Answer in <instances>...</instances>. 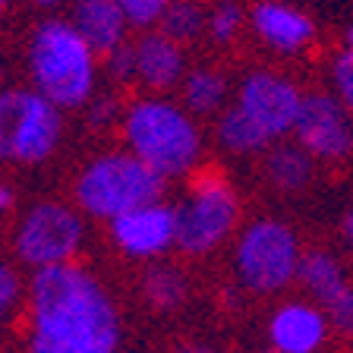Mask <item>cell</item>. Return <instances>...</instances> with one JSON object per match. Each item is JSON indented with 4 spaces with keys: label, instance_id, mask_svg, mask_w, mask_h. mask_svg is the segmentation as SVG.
I'll return each instance as SVG.
<instances>
[{
    "label": "cell",
    "instance_id": "6da1fadb",
    "mask_svg": "<svg viewBox=\"0 0 353 353\" xmlns=\"http://www.w3.org/2000/svg\"><path fill=\"white\" fill-rule=\"evenodd\" d=\"M120 319L108 290L76 265L38 268L32 281V353H114Z\"/></svg>",
    "mask_w": 353,
    "mask_h": 353
},
{
    "label": "cell",
    "instance_id": "7a4b0ae2",
    "mask_svg": "<svg viewBox=\"0 0 353 353\" xmlns=\"http://www.w3.org/2000/svg\"><path fill=\"white\" fill-rule=\"evenodd\" d=\"M123 130L132 154L142 158L164 180L186 174L199 161L202 139H199L196 123L183 108H176L170 101L148 98V101L132 104Z\"/></svg>",
    "mask_w": 353,
    "mask_h": 353
},
{
    "label": "cell",
    "instance_id": "3957f363",
    "mask_svg": "<svg viewBox=\"0 0 353 353\" xmlns=\"http://www.w3.org/2000/svg\"><path fill=\"white\" fill-rule=\"evenodd\" d=\"M73 22H44L32 38V76L44 98L57 108H76L92 95L95 57Z\"/></svg>",
    "mask_w": 353,
    "mask_h": 353
},
{
    "label": "cell",
    "instance_id": "277c9868",
    "mask_svg": "<svg viewBox=\"0 0 353 353\" xmlns=\"http://www.w3.org/2000/svg\"><path fill=\"white\" fill-rule=\"evenodd\" d=\"M164 176L154 174L136 154H104L82 170L76 199L95 218H120L136 205L161 199Z\"/></svg>",
    "mask_w": 353,
    "mask_h": 353
},
{
    "label": "cell",
    "instance_id": "5b68a950",
    "mask_svg": "<svg viewBox=\"0 0 353 353\" xmlns=\"http://www.w3.org/2000/svg\"><path fill=\"white\" fill-rule=\"evenodd\" d=\"M236 224V196L221 174L208 170L190 183L176 208V246L190 256L214 250Z\"/></svg>",
    "mask_w": 353,
    "mask_h": 353
},
{
    "label": "cell",
    "instance_id": "8992f818",
    "mask_svg": "<svg viewBox=\"0 0 353 353\" xmlns=\"http://www.w3.org/2000/svg\"><path fill=\"white\" fill-rule=\"evenodd\" d=\"M300 259L294 230L272 218L250 224L236 243L240 281L259 294H274L290 284L300 272Z\"/></svg>",
    "mask_w": 353,
    "mask_h": 353
},
{
    "label": "cell",
    "instance_id": "52a82bcc",
    "mask_svg": "<svg viewBox=\"0 0 353 353\" xmlns=\"http://www.w3.org/2000/svg\"><path fill=\"white\" fill-rule=\"evenodd\" d=\"M82 243V221L73 208L60 205V202H41L35 205L26 221H22L19 234H16V250L35 268L48 265H63L76 256Z\"/></svg>",
    "mask_w": 353,
    "mask_h": 353
},
{
    "label": "cell",
    "instance_id": "ba28073f",
    "mask_svg": "<svg viewBox=\"0 0 353 353\" xmlns=\"http://www.w3.org/2000/svg\"><path fill=\"white\" fill-rule=\"evenodd\" d=\"M294 136L312 158L325 161H341L353 152V126L347 120V108L322 92L303 95Z\"/></svg>",
    "mask_w": 353,
    "mask_h": 353
},
{
    "label": "cell",
    "instance_id": "9c48e42d",
    "mask_svg": "<svg viewBox=\"0 0 353 353\" xmlns=\"http://www.w3.org/2000/svg\"><path fill=\"white\" fill-rule=\"evenodd\" d=\"M236 104H240V108L274 139V136L294 132L303 95L290 79H284V76H278V73H265V70H259V73H250L246 79H243Z\"/></svg>",
    "mask_w": 353,
    "mask_h": 353
},
{
    "label": "cell",
    "instance_id": "30bf717a",
    "mask_svg": "<svg viewBox=\"0 0 353 353\" xmlns=\"http://www.w3.org/2000/svg\"><path fill=\"white\" fill-rule=\"evenodd\" d=\"M114 243L132 259L161 256L170 243H176V208L164 205L161 199L136 205L110 221Z\"/></svg>",
    "mask_w": 353,
    "mask_h": 353
},
{
    "label": "cell",
    "instance_id": "8fae6325",
    "mask_svg": "<svg viewBox=\"0 0 353 353\" xmlns=\"http://www.w3.org/2000/svg\"><path fill=\"white\" fill-rule=\"evenodd\" d=\"M57 139H60L57 104L51 98H44L41 92H26L22 95V110H19V126H16L13 161H22V164L44 161L54 152Z\"/></svg>",
    "mask_w": 353,
    "mask_h": 353
},
{
    "label": "cell",
    "instance_id": "7c38bea8",
    "mask_svg": "<svg viewBox=\"0 0 353 353\" xmlns=\"http://www.w3.org/2000/svg\"><path fill=\"white\" fill-rule=\"evenodd\" d=\"M268 338L281 353H316L325 341V316L306 303H284L268 322Z\"/></svg>",
    "mask_w": 353,
    "mask_h": 353
},
{
    "label": "cell",
    "instance_id": "4fadbf2b",
    "mask_svg": "<svg viewBox=\"0 0 353 353\" xmlns=\"http://www.w3.org/2000/svg\"><path fill=\"white\" fill-rule=\"evenodd\" d=\"M73 26L92 51L110 54L114 48L123 44L126 16L117 7V0H79V7L73 13Z\"/></svg>",
    "mask_w": 353,
    "mask_h": 353
},
{
    "label": "cell",
    "instance_id": "5bb4252c",
    "mask_svg": "<svg viewBox=\"0 0 353 353\" xmlns=\"http://www.w3.org/2000/svg\"><path fill=\"white\" fill-rule=\"evenodd\" d=\"M252 29L259 32L265 44H272L278 51H300L303 44H309L312 38V22L303 13L284 7V3H259L252 10Z\"/></svg>",
    "mask_w": 353,
    "mask_h": 353
},
{
    "label": "cell",
    "instance_id": "9a60e30c",
    "mask_svg": "<svg viewBox=\"0 0 353 353\" xmlns=\"http://www.w3.org/2000/svg\"><path fill=\"white\" fill-rule=\"evenodd\" d=\"M136 79L152 88H170L183 79V54L174 38L145 35L136 44Z\"/></svg>",
    "mask_w": 353,
    "mask_h": 353
},
{
    "label": "cell",
    "instance_id": "2e32d148",
    "mask_svg": "<svg viewBox=\"0 0 353 353\" xmlns=\"http://www.w3.org/2000/svg\"><path fill=\"white\" fill-rule=\"evenodd\" d=\"M296 278L303 281V287H306L309 294L316 296L325 309H328L331 303L338 300L347 287H350L347 278H344L341 262L325 250H309L306 256L300 259V272H296Z\"/></svg>",
    "mask_w": 353,
    "mask_h": 353
},
{
    "label": "cell",
    "instance_id": "e0dca14e",
    "mask_svg": "<svg viewBox=\"0 0 353 353\" xmlns=\"http://www.w3.org/2000/svg\"><path fill=\"white\" fill-rule=\"evenodd\" d=\"M265 174L278 190L284 192H296L309 183L312 176V161L309 152L303 145H281L265 158Z\"/></svg>",
    "mask_w": 353,
    "mask_h": 353
},
{
    "label": "cell",
    "instance_id": "ac0fdd59",
    "mask_svg": "<svg viewBox=\"0 0 353 353\" xmlns=\"http://www.w3.org/2000/svg\"><path fill=\"white\" fill-rule=\"evenodd\" d=\"M218 139H221V145L230 148V152L250 154V152H262V148L272 142V136H268L240 104H234V108L224 110V117L218 120Z\"/></svg>",
    "mask_w": 353,
    "mask_h": 353
},
{
    "label": "cell",
    "instance_id": "d6986e66",
    "mask_svg": "<svg viewBox=\"0 0 353 353\" xmlns=\"http://www.w3.org/2000/svg\"><path fill=\"white\" fill-rule=\"evenodd\" d=\"M224 92H228V82L224 76L214 73V70H192L183 79V101L190 110L196 114H212V110L221 108L224 101Z\"/></svg>",
    "mask_w": 353,
    "mask_h": 353
},
{
    "label": "cell",
    "instance_id": "ffe728a7",
    "mask_svg": "<svg viewBox=\"0 0 353 353\" xmlns=\"http://www.w3.org/2000/svg\"><path fill=\"white\" fill-rule=\"evenodd\" d=\"M142 294L154 309L168 312V309H176L186 300V281L176 268L158 265V268H148L145 278H142Z\"/></svg>",
    "mask_w": 353,
    "mask_h": 353
},
{
    "label": "cell",
    "instance_id": "44dd1931",
    "mask_svg": "<svg viewBox=\"0 0 353 353\" xmlns=\"http://www.w3.org/2000/svg\"><path fill=\"white\" fill-rule=\"evenodd\" d=\"M202 29H208V19L202 16V7L192 0H170V7L161 16V35L174 38V41H186L196 38Z\"/></svg>",
    "mask_w": 353,
    "mask_h": 353
},
{
    "label": "cell",
    "instance_id": "7402d4cb",
    "mask_svg": "<svg viewBox=\"0 0 353 353\" xmlns=\"http://www.w3.org/2000/svg\"><path fill=\"white\" fill-rule=\"evenodd\" d=\"M22 95H26V92H0V161H3V158H13Z\"/></svg>",
    "mask_w": 353,
    "mask_h": 353
},
{
    "label": "cell",
    "instance_id": "603a6c76",
    "mask_svg": "<svg viewBox=\"0 0 353 353\" xmlns=\"http://www.w3.org/2000/svg\"><path fill=\"white\" fill-rule=\"evenodd\" d=\"M240 22H243V13L236 3H230V0H221L218 7L212 10V16H208V32H212V38L218 44L230 41V38L240 32Z\"/></svg>",
    "mask_w": 353,
    "mask_h": 353
},
{
    "label": "cell",
    "instance_id": "cb8c5ba5",
    "mask_svg": "<svg viewBox=\"0 0 353 353\" xmlns=\"http://www.w3.org/2000/svg\"><path fill=\"white\" fill-rule=\"evenodd\" d=\"M117 7L132 26H152V22H161L170 0H117Z\"/></svg>",
    "mask_w": 353,
    "mask_h": 353
},
{
    "label": "cell",
    "instance_id": "d4e9b609",
    "mask_svg": "<svg viewBox=\"0 0 353 353\" xmlns=\"http://www.w3.org/2000/svg\"><path fill=\"white\" fill-rule=\"evenodd\" d=\"M331 82H334V92H338V101L347 110H353V44L344 54H338V60L331 66Z\"/></svg>",
    "mask_w": 353,
    "mask_h": 353
},
{
    "label": "cell",
    "instance_id": "484cf974",
    "mask_svg": "<svg viewBox=\"0 0 353 353\" xmlns=\"http://www.w3.org/2000/svg\"><path fill=\"white\" fill-rule=\"evenodd\" d=\"M108 73L120 82L136 79V44H120L108 54Z\"/></svg>",
    "mask_w": 353,
    "mask_h": 353
},
{
    "label": "cell",
    "instance_id": "4316f807",
    "mask_svg": "<svg viewBox=\"0 0 353 353\" xmlns=\"http://www.w3.org/2000/svg\"><path fill=\"white\" fill-rule=\"evenodd\" d=\"M328 319L334 322V328L344 331V334H353V287H347L344 294L328 306Z\"/></svg>",
    "mask_w": 353,
    "mask_h": 353
},
{
    "label": "cell",
    "instance_id": "83f0119b",
    "mask_svg": "<svg viewBox=\"0 0 353 353\" xmlns=\"http://www.w3.org/2000/svg\"><path fill=\"white\" fill-rule=\"evenodd\" d=\"M16 296H19V278L10 265H0V325L7 319L10 306L16 303Z\"/></svg>",
    "mask_w": 353,
    "mask_h": 353
},
{
    "label": "cell",
    "instance_id": "f1b7e54d",
    "mask_svg": "<svg viewBox=\"0 0 353 353\" xmlns=\"http://www.w3.org/2000/svg\"><path fill=\"white\" fill-rule=\"evenodd\" d=\"M344 236H347V243H350V250H353V212L344 218Z\"/></svg>",
    "mask_w": 353,
    "mask_h": 353
},
{
    "label": "cell",
    "instance_id": "f546056e",
    "mask_svg": "<svg viewBox=\"0 0 353 353\" xmlns=\"http://www.w3.org/2000/svg\"><path fill=\"white\" fill-rule=\"evenodd\" d=\"M174 353H212L208 347H183V350H174Z\"/></svg>",
    "mask_w": 353,
    "mask_h": 353
},
{
    "label": "cell",
    "instance_id": "4dcf8cb0",
    "mask_svg": "<svg viewBox=\"0 0 353 353\" xmlns=\"http://www.w3.org/2000/svg\"><path fill=\"white\" fill-rule=\"evenodd\" d=\"M7 3H10V0H0V13H3V10H7Z\"/></svg>",
    "mask_w": 353,
    "mask_h": 353
},
{
    "label": "cell",
    "instance_id": "1f68e13d",
    "mask_svg": "<svg viewBox=\"0 0 353 353\" xmlns=\"http://www.w3.org/2000/svg\"><path fill=\"white\" fill-rule=\"evenodd\" d=\"M38 3H57V0H38Z\"/></svg>",
    "mask_w": 353,
    "mask_h": 353
},
{
    "label": "cell",
    "instance_id": "d6a6232c",
    "mask_svg": "<svg viewBox=\"0 0 353 353\" xmlns=\"http://www.w3.org/2000/svg\"><path fill=\"white\" fill-rule=\"evenodd\" d=\"M350 44H353V29H350Z\"/></svg>",
    "mask_w": 353,
    "mask_h": 353
},
{
    "label": "cell",
    "instance_id": "836d02e7",
    "mask_svg": "<svg viewBox=\"0 0 353 353\" xmlns=\"http://www.w3.org/2000/svg\"><path fill=\"white\" fill-rule=\"evenodd\" d=\"M274 353H281V350H274Z\"/></svg>",
    "mask_w": 353,
    "mask_h": 353
}]
</instances>
